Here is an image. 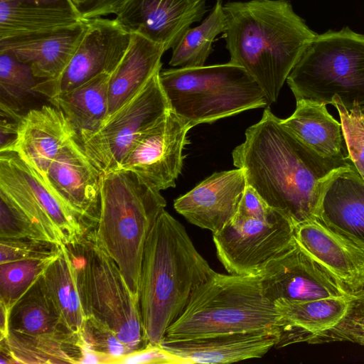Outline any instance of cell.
Returning <instances> with one entry per match:
<instances>
[{
  "label": "cell",
  "instance_id": "obj_42",
  "mask_svg": "<svg viewBox=\"0 0 364 364\" xmlns=\"http://www.w3.org/2000/svg\"><path fill=\"white\" fill-rule=\"evenodd\" d=\"M355 305L364 309V290L359 294Z\"/></svg>",
  "mask_w": 364,
  "mask_h": 364
},
{
  "label": "cell",
  "instance_id": "obj_22",
  "mask_svg": "<svg viewBox=\"0 0 364 364\" xmlns=\"http://www.w3.org/2000/svg\"><path fill=\"white\" fill-rule=\"evenodd\" d=\"M360 293L306 301H274L279 314L275 347L309 343L319 333L338 323L354 305Z\"/></svg>",
  "mask_w": 364,
  "mask_h": 364
},
{
  "label": "cell",
  "instance_id": "obj_26",
  "mask_svg": "<svg viewBox=\"0 0 364 364\" xmlns=\"http://www.w3.org/2000/svg\"><path fill=\"white\" fill-rule=\"evenodd\" d=\"M282 123L321 156L348 157L341 124L328 112L326 105L297 101L293 114Z\"/></svg>",
  "mask_w": 364,
  "mask_h": 364
},
{
  "label": "cell",
  "instance_id": "obj_38",
  "mask_svg": "<svg viewBox=\"0 0 364 364\" xmlns=\"http://www.w3.org/2000/svg\"><path fill=\"white\" fill-rule=\"evenodd\" d=\"M0 239L26 238L49 241L25 215L4 197L0 196Z\"/></svg>",
  "mask_w": 364,
  "mask_h": 364
},
{
  "label": "cell",
  "instance_id": "obj_12",
  "mask_svg": "<svg viewBox=\"0 0 364 364\" xmlns=\"http://www.w3.org/2000/svg\"><path fill=\"white\" fill-rule=\"evenodd\" d=\"M132 33L114 19L86 20V29L75 53L56 77L39 80L34 92L48 99L70 90L102 73L112 74L128 49Z\"/></svg>",
  "mask_w": 364,
  "mask_h": 364
},
{
  "label": "cell",
  "instance_id": "obj_28",
  "mask_svg": "<svg viewBox=\"0 0 364 364\" xmlns=\"http://www.w3.org/2000/svg\"><path fill=\"white\" fill-rule=\"evenodd\" d=\"M9 331L31 336L73 332L63 321L42 274L10 309Z\"/></svg>",
  "mask_w": 364,
  "mask_h": 364
},
{
  "label": "cell",
  "instance_id": "obj_34",
  "mask_svg": "<svg viewBox=\"0 0 364 364\" xmlns=\"http://www.w3.org/2000/svg\"><path fill=\"white\" fill-rule=\"evenodd\" d=\"M331 105L336 108L340 117L348 157L364 180V117L362 109L355 107L347 109L337 96L333 97Z\"/></svg>",
  "mask_w": 364,
  "mask_h": 364
},
{
  "label": "cell",
  "instance_id": "obj_43",
  "mask_svg": "<svg viewBox=\"0 0 364 364\" xmlns=\"http://www.w3.org/2000/svg\"><path fill=\"white\" fill-rule=\"evenodd\" d=\"M75 6L79 5L80 4L82 3L85 0H72Z\"/></svg>",
  "mask_w": 364,
  "mask_h": 364
},
{
  "label": "cell",
  "instance_id": "obj_40",
  "mask_svg": "<svg viewBox=\"0 0 364 364\" xmlns=\"http://www.w3.org/2000/svg\"><path fill=\"white\" fill-rule=\"evenodd\" d=\"M128 0H85L76 6L81 18L89 20L101 16L117 14Z\"/></svg>",
  "mask_w": 364,
  "mask_h": 364
},
{
  "label": "cell",
  "instance_id": "obj_5",
  "mask_svg": "<svg viewBox=\"0 0 364 364\" xmlns=\"http://www.w3.org/2000/svg\"><path fill=\"white\" fill-rule=\"evenodd\" d=\"M278 317L274 303L264 294L259 274L215 272L194 291L164 338L192 339L257 331L277 335Z\"/></svg>",
  "mask_w": 364,
  "mask_h": 364
},
{
  "label": "cell",
  "instance_id": "obj_6",
  "mask_svg": "<svg viewBox=\"0 0 364 364\" xmlns=\"http://www.w3.org/2000/svg\"><path fill=\"white\" fill-rule=\"evenodd\" d=\"M171 110L194 126L270 105L257 82L231 62L160 71Z\"/></svg>",
  "mask_w": 364,
  "mask_h": 364
},
{
  "label": "cell",
  "instance_id": "obj_24",
  "mask_svg": "<svg viewBox=\"0 0 364 364\" xmlns=\"http://www.w3.org/2000/svg\"><path fill=\"white\" fill-rule=\"evenodd\" d=\"M319 220L364 249V180L353 164L328 184Z\"/></svg>",
  "mask_w": 364,
  "mask_h": 364
},
{
  "label": "cell",
  "instance_id": "obj_44",
  "mask_svg": "<svg viewBox=\"0 0 364 364\" xmlns=\"http://www.w3.org/2000/svg\"><path fill=\"white\" fill-rule=\"evenodd\" d=\"M362 111H363V117H364V108H363V109H362Z\"/></svg>",
  "mask_w": 364,
  "mask_h": 364
},
{
  "label": "cell",
  "instance_id": "obj_31",
  "mask_svg": "<svg viewBox=\"0 0 364 364\" xmlns=\"http://www.w3.org/2000/svg\"><path fill=\"white\" fill-rule=\"evenodd\" d=\"M227 22L221 0H217L209 15L196 27L189 28L174 45L169 65L193 68L205 65L213 52V43L226 30Z\"/></svg>",
  "mask_w": 364,
  "mask_h": 364
},
{
  "label": "cell",
  "instance_id": "obj_3",
  "mask_svg": "<svg viewBox=\"0 0 364 364\" xmlns=\"http://www.w3.org/2000/svg\"><path fill=\"white\" fill-rule=\"evenodd\" d=\"M214 272L183 225L164 209L148 236L141 262L139 306L146 346L161 341L194 291Z\"/></svg>",
  "mask_w": 364,
  "mask_h": 364
},
{
  "label": "cell",
  "instance_id": "obj_32",
  "mask_svg": "<svg viewBox=\"0 0 364 364\" xmlns=\"http://www.w3.org/2000/svg\"><path fill=\"white\" fill-rule=\"evenodd\" d=\"M57 255L0 264V303L10 311Z\"/></svg>",
  "mask_w": 364,
  "mask_h": 364
},
{
  "label": "cell",
  "instance_id": "obj_37",
  "mask_svg": "<svg viewBox=\"0 0 364 364\" xmlns=\"http://www.w3.org/2000/svg\"><path fill=\"white\" fill-rule=\"evenodd\" d=\"M60 246L46 240L0 239V264L55 256Z\"/></svg>",
  "mask_w": 364,
  "mask_h": 364
},
{
  "label": "cell",
  "instance_id": "obj_8",
  "mask_svg": "<svg viewBox=\"0 0 364 364\" xmlns=\"http://www.w3.org/2000/svg\"><path fill=\"white\" fill-rule=\"evenodd\" d=\"M67 246L85 318L108 327L133 351L145 348L139 301L117 263L97 245L93 231Z\"/></svg>",
  "mask_w": 364,
  "mask_h": 364
},
{
  "label": "cell",
  "instance_id": "obj_14",
  "mask_svg": "<svg viewBox=\"0 0 364 364\" xmlns=\"http://www.w3.org/2000/svg\"><path fill=\"white\" fill-rule=\"evenodd\" d=\"M264 296L272 302L306 301L355 294L348 292L296 242L269 261L259 274Z\"/></svg>",
  "mask_w": 364,
  "mask_h": 364
},
{
  "label": "cell",
  "instance_id": "obj_4",
  "mask_svg": "<svg viewBox=\"0 0 364 364\" xmlns=\"http://www.w3.org/2000/svg\"><path fill=\"white\" fill-rule=\"evenodd\" d=\"M166 205L160 191L134 173L117 169L102 173L99 215L92 231L139 301L144 249Z\"/></svg>",
  "mask_w": 364,
  "mask_h": 364
},
{
  "label": "cell",
  "instance_id": "obj_15",
  "mask_svg": "<svg viewBox=\"0 0 364 364\" xmlns=\"http://www.w3.org/2000/svg\"><path fill=\"white\" fill-rule=\"evenodd\" d=\"M43 176L88 228H95L100 210L102 173L87 155L79 137L59 152Z\"/></svg>",
  "mask_w": 364,
  "mask_h": 364
},
{
  "label": "cell",
  "instance_id": "obj_35",
  "mask_svg": "<svg viewBox=\"0 0 364 364\" xmlns=\"http://www.w3.org/2000/svg\"><path fill=\"white\" fill-rule=\"evenodd\" d=\"M80 336L83 348L109 355L115 361L119 358L133 352L114 332L92 318H85Z\"/></svg>",
  "mask_w": 364,
  "mask_h": 364
},
{
  "label": "cell",
  "instance_id": "obj_16",
  "mask_svg": "<svg viewBox=\"0 0 364 364\" xmlns=\"http://www.w3.org/2000/svg\"><path fill=\"white\" fill-rule=\"evenodd\" d=\"M205 12V0H128L115 18L129 33L160 44L166 51Z\"/></svg>",
  "mask_w": 364,
  "mask_h": 364
},
{
  "label": "cell",
  "instance_id": "obj_18",
  "mask_svg": "<svg viewBox=\"0 0 364 364\" xmlns=\"http://www.w3.org/2000/svg\"><path fill=\"white\" fill-rule=\"evenodd\" d=\"M246 187L242 169L216 172L176 199L173 207L189 223L215 234L235 215Z\"/></svg>",
  "mask_w": 364,
  "mask_h": 364
},
{
  "label": "cell",
  "instance_id": "obj_23",
  "mask_svg": "<svg viewBox=\"0 0 364 364\" xmlns=\"http://www.w3.org/2000/svg\"><path fill=\"white\" fill-rule=\"evenodd\" d=\"M82 20L72 0H0V40L60 29Z\"/></svg>",
  "mask_w": 364,
  "mask_h": 364
},
{
  "label": "cell",
  "instance_id": "obj_27",
  "mask_svg": "<svg viewBox=\"0 0 364 364\" xmlns=\"http://www.w3.org/2000/svg\"><path fill=\"white\" fill-rule=\"evenodd\" d=\"M110 73H102L48 101L68 119L78 135L97 129L108 115Z\"/></svg>",
  "mask_w": 364,
  "mask_h": 364
},
{
  "label": "cell",
  "instance_id": "obj_19",
  "mask_svg": "<svg viewBox=\"0 0 364 364\" xmlns=\"http://www.w3.org/2000/svg\"><path fill=\"white\" fill-rule=\"evenodd\" d=\"M79 135L65 115L53 105H43L23 114L16 139L9 151L16 153L44 176L59 152Z\"/></svg>",
  "mask_w": 364,
  "mask_h": 364
},
{
  "label": "cell",
  "instance_id": "obj_30",
  "mask_svg": "<svg viewBox=\"0 0 364 364\" xmlns=\"http://www.w3.org/2000/svg\"><path fill=\"white\" fill-rule=\"evenodd\" d=\"M50 296L60 316L74 333L80 334L85 316L77 285L76 270L66 245L42 273Z\"/></svg>",
  "mask_w": 364,
  "mask_h": 364
},
{
  "label": "cell",
  "instance_id": "obj_39",
  "mask_svg": "<svg viewBox=\"0 0 364 364\" xmlns=\"http://www.w3.org/2000/svg\"><path fill=\"white\" fill-rule=\"evenodd\" d=\"M139 363L184 364L182 360L166 352L159 344H149L144 348L119 358L114 363V364Z\"/></svg>",
  "mask_w": 364,
  "mask_h": 364
},
{
  "label": "cell",
  "instance_id": "obj_2",
  "mask_svg": "<svg viewBox=\"0 0 364 364\" xmlns=\"http://www.w3.org/2000/svg\"><path fill=\"white\" fill-rule=\"evenodd\" d=\"M230 62L243 68L270 103L316 36L288 0H249L223 5Z\"/></svg>",
  "mask_w": 364,
  "mask_h": 364
},
{
  "label": "cell",
  "instance_id": "obj_9",
  "mask_svg": "<svg viewBox=\"0 0 364 364\" xmlns=\"http://www.w3.org/2000/svg\"><path fill=\"white\" fill-rule=\"evenodd\" d=\"M295 225L247 185L237 213L213 234L218 258L230 274H259L295 241Z\"/></svg>",
  "mask_w": 364,
  "mask_h": 364
},
{
  "label": "cell",
  "instance_id": "obj_21",
  "mask_svg": "<svg viewBox=\"0 0 364 364\" xmlns=\"http://www.w3.org/2000/svg\"><path fill=\"white\" fill-rule=\"evenodd\" d=\"M86 29V20L50 31L0 40V52L30 66L39 80L55 78L65 68Z\"/></svg>",
  "mask_w": 364,
  "mask_h": 364
},
{
  "label": "cell",
  "instance_id": "obj_20",
  "mask_svg": "<svg viewBox=\"0 0 364 364\" xmlns=\"http://www.w3.org/2000/svg\"><path fill=\"white\" fill-rule=\"evenodd\" d=\"M278 341L271 331L230 333L192 339L164 338L159 346L184 364L229 363L261 358Z\"/></svg>",
  "mask_w": 364,
  "mask_h": 364
},
{
  "label": "cell",
  "instance_id": "obj_36",
  "mask_svg": "<svg viewBox=\"0 0 364 364\" xmlns=\"http://www.w3.org/2000/svg\"><path fill=\"white\" fill-rule=\"evenodd\" d=\"M332 342H350L364 346L363 308L358 306L355 303L338 323L319 333L309 343Z\"/></svg>",
  "mask_w": 364,
  "mask_h": 364
},
{
  "label": "cell",
  "instance_id": "obj_10",
  "mask_svg": "<svg viewBox=\"0 0 364 364\" xmlns=\"http://www.w3.org/2000/svg\"><path fill=\"white\" fill-rule=\"evenodd\" d=\"M0 196L57 245L75 243L88 229L80 216L50 189L42 174L14 151L0 152Z\"/></svg>",
  "mask_w": 364,
  "mask_h": 364
},
{
  "label": "cell",
  "instance_id": "obj_17",
  "mask_svg": "<svg viewBox=\"0 0 364 364\" xmlns=\"http://www.w3.org/2000/svg\"><path fill=\"white\" fill-rule=\"evenodd\" d=\"M298 245L350 293L364 290V249L319 219L295 226Z\"/></svg>",
  "mask_w": 364,
  "mask_h": 364
},
{
  "label": "cell",
  "instance_id": "obj_7",
  "mask_svg": "<svg viewBox=\"0 0 364 364\" xmlns=\"http://www.w3.org/2000/svg\"><path fill=\"white\" fill-rule=\"evenodd\" d=\"M296 101L364 108V35L348 27L316 34L287 78Z\"/></svg>",
  "mask_w": 364,
  "mask_h": 364
},
{
  "label": "cell",
  "instance_id": "obj_1",
  "mask_svg": "<svg viewBox=\"0 0 364 364\" xmlns=\"http://www.w3.org/2000/svg\"><path fill=\"white\" fill-rule=\"evenodd\" d=\"M247 185L272 208L296 225L319 219L325 190L353 163L349 157L321 156L286 127L267 108L248 127L245 141L232 153Z\"/></svg>",
  "mask_w": 364,
  "mask_h": 364
},
{
  "label": "cell",
  "instance_id": "obj_41",
  "mask_svg": "<svg viewBox=\"0 0 364 364\" xmlns=\"http://www.w3.org/2000/svg\"><path fill=\"white\" fill-rule=\"evenodd\" d=\"M0 340L5 338L9 333V309L0 303Z\"/></svg>",
  "mask_w": 364,
  "mask_h": 364
},
{
  "label": "cell",
  "instance_id": "obj_11",
  "mask_svg": "<svg viewBox=\"0 0 364 364\" xmlns=\"http://www.w3.org/2000/svg\"><path fill=\"white\" fill-rule=\"evenodd\" d=\"M160 71L97 129L79 135L87 155L102 173L117 169L139 136L171 110Z\"/></svg>",
  "mask_w": 364,
  "mask_h": 364
},
{
  "label": "cell",
  "instance_id": "obj_29",
  "mask_svg": "<svg viewBox=\"0 0 364 364\" xmlns=\"http://www.w3.org/2000/svg\"><path fill=\"white\" fill-rule=\"evenodd\" d=\"M0 346L16 363H80L83 350L80 334L74 332L31 336L9 331Z\"/></svg>",
  "mask_w": 364,
  "mask_h": 364
},
{
  "label": "cell",
  "instance_id": "obj_25",
  "mask_svg": "<svg viewBox=\"0 0 364 364\" xmlns=\"http://www.w3.org/2000/svg\"><path fill=\"white\" fill-rule=\"evenodd\" d=\"M165 52L163 46L132 33L128 49L111 75L108 115L128 101L161 70V58Z\"/></svg>",
  "mask_w": 364,
  "mask_h": 364
},
{
  "label": "cell",
  "instance_id": "obj_33",
  "mask_svg": "<svg viewBox=\"0 0 364 364\" xmlns=\"http://www.w3.org/2000/svg\"><path fill=\"white\" fill-rule=\"evenodd\" d=\"M37 79L29 65L12 55L0 52V105L19 111L18 103L30 93H36Z\"/></svg>",
  "mask_w": 364,
  "mask_h": 364
},
{
  "label": "cell",
  "instance_id": "obj_13",
  "mask_svg": "<svg viewBox=\"0 0 364 364\" xmlns=\"http://www.w3.org/2000/svg\"><path fill=\"white\" fill-rule=\"evenodd\" d=\"M191 128L170 110L139 136L117 169L134 173L159 191L174 187L183 166L186 135Z\"/></svg>",
  "mask_w": 364,
  "mask_h": 364
}]
</instances>
